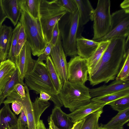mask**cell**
Here are the masks:
<instances>
[{
	"mask_svg": "<svg viewBox=\"0 0 129 129\" xmlns=\"http://www.w3.org/2000/svg\"><path fill=\"white\" fill-rule=\"evenodd\" d=\"M3 107L4 116L9 126L11 127L15 125L17 123L18 118L11 111L9 104L4 105Z\"/></svg>",
	"mask_w": 129,
	"mask_h": 129,
	"instance_id": "31",
	"label": "cell"
},
{
	"mask_svg": "<svg viewBox=\"0 0 129 129\" xmlns=\"http://www.w3.org/2000/svg\"><path fill=\"white\" fill-rule=\"evenodd\" d=\"M21 8L19 22L24 28L27 42L33 55L39 57L44 52L48 44L44 38L39 19L34 18L27 11Z\"/></svg>",
	"mask_w": 129,
	"mask_h": 129,
	"instance_id": "5",
	"label": "cell"
},
{
	"mask_svg": "<svg viewBox=\"0 0 129 129\" xmlns=\"http://www.w3.org/2000/svg\"><path fill=\"white\" fill-rule=\"evenodd\" d=\"M10 127L11 129H25V126L22 123L19 117L18 118L17 122L16 125Z\"/></svg>",
	"mask_w": 129,
	"mask_h": 129,
	"instance_id": "43",
	"label": "cell"
},
{
	"mask_svg": "<svg viewBox=\"0 0 129 129\" xmlns=\"http://www.w3.org/2000/svg\"><path fill=\"white\" fill-rule=\"evenodd\" d=\"M51 118L54 125L62 129H71L74 124L68 114L63 112L60 107L55 106L53 109Z\"/></svg>",
	"mask_w": 129,
	"mask_h": 129,
	"instance_id": "18",
	"label": "cell"
},
{
	"mask_svg": "<svg viewBox=\"0 0 129 129\" xmlns=\"http://www.w3.org/2000/svg\"><path fill=\"white\" fill-rule=\"evenodd\" d=\"M105 105L104 104L91 101L87 104L79 108L68 115L74 124L83 120L91 113L103 109Z\"/></svg>",
	"mask_w": 129,
	"mask_h": 129,
	"instance_id": "16",
	"label": "cell"
},
{
	"mask_svg": "<svg viewBox=\"0 0 129 129\" xmlns=\"http://www.w3.org/2000/svg\"><path fill=\"white\" fill-rule=\"evenodd\" d=\"M110 40L100 42L99 45L93 54L87 59L88 72L98 62L108 46Z\"/></svg>",
	"mask_w": 129,
	"mask_h": 129,
	"instance_id": "23",
	"label": "cell"
},
{
	"mask_svg": "<svg viewBox=\"0 0 129 129\" xmlns=\"http://www.w3.org/2000/svg\"><path fill=\"white\" fill-rule=\"evenodd\" d=\"M124 57L119 72L115 79L124 81H129V43L125 45Z\"/></svg>",
	"mask_w": 129,
	"mask_h": 129,
	"instance_id": "24",
	"label": "cell"
},
{
	"mask_svg": "<svg viewBox=\"0 0 129 129\" xmlns=\"http://www.w3.org/2000/svg\"><path fill=\"white\" fill-rule=\"evenodd\" d=\"M53 46V45L49 42L46 47L43 53L47 57L50 56L51 50Z\"/></svg>",
	"mask_w": 129,
	"mask_h": 129,
	"instance_id": "40",
	"label": "cell"
},
{
	"mask_svg": "<svg viewBox=\"0 0 129 129\" xmlns=\"http://www.w3.org/2000/svg\"><path fill=\"white\" fill-rule=\"evenodd\" d=\"M36 129H47L42 120H40L37 125Z\"/></svg>",
	"mask_w": 129,
	"mask_h": 129,
	"instance_id": "45",
	"label": "cell"
},
{
	"mask_svg": "<svg viewBox=\"0 0 129 129\" xmlns=\"http://www.w3.org/2000/svg\"><path fill=\"white\" fill-rule=\"evenodd\" d=\"M21 24L18 22L14 29L13 30V35L10 50L8 56L9 59L15 64L16 59V51L17 46V37Z\"/></svg>",
	"mask_w": 129,
	"mask_h": 129,
	"instance_id": "29",
	"label": "cell"
},
{
	"mask_svg": "<svg viewBox=\"0 0 129 129\" xmlns=\"http://www.w3.org/2000/svg\"><path fill=\"white\" fill-rule=\"evenodd\" d=\"M103 112V109H101L86 116L80 129H97L99 126V119Z\"/></svg>",
	"mask_w": 129,
	"mask_h": 129,
	"instance_id": "28",
	"label": "cell"
},
{
	"mask_svg": "<svg viewBox=\"0 0 129 129\" xmlns=\"http://www.w3.org/2000/svg\"><path fill=\"white\" fill-rule=\"evenodd\" d=\"M41 0H19L20 7L26 11L32 17L39 19Z\"/></svg>",
	"mask_w": 129,
	"mask_h": 129,
	"instance_id": "26",
	"label": "cell"
},
{
	"mask_svg": "<svg viewBox=\"0 0 129 129\" xmlns=\"http://www.w3.org/2000/svg\"><path fill=\"white\" fill-rule=\"evenodd\" d=\"M13 29L10 26L2 25L0 28V60H7L12 42Z\"/></svg>",
	"mask_w": 129,
	"mask_h": 129,
	"instance_id": "14",
	"label": "cell"
},
{
	"mask_svg": "<svg viewBox=\"0 0 129 129\" xmlns=\"http://www.w3.org/2000/svg\"><path fill=\"white\" fill-rule=\"evenodd\" d=\"M79 13V24L83 26L90 20L92 21L94 9L88 0H75Z\"/></svg>",
	"mask_w": 129,
	"mask_h": 129,
	"instance_id": "19",
	"label": "cell"
},
{
	"mask_svg": "<svg viewBox=\"0 0 129 129\" xmlns=\"http://www.w3.org/2000/svg\"><path fill=\"white\" fill-rule=\"evenodd\" d=\"M7 16L3 9L2 0H0V28L2 26V24Z\"/></svg>",
	"mask_w": 129,
	"mask_h": 129,
	"instance_id": "38",
	"label": "cell"
},
{
	"mask_svg": "<svg viewBox=\"0 0 129 129\" xmlns=\"http://www.w3.org/2000/svg\"><path fill=\"white\" fill-rule=\"evenodd\" d=\"M79 13L78 9L73 13L68 12L67 16L58 23L61 42L66 57H72L77 55L76 40L83 31V26L79 24Z\"/></svg>",
	"mask_w": 129,
	"mask_h": 129,
	"instance_id": "3",
	"label": "cell"
},
{
	"mask_svg": "<svg viewBox=\"0 0 129 129\" xmlns=\"http://www.w3.org/2000/svg\"><path fill=\"white\" fill-rule=\"evenodd\" d=\"M120 6L126 12L129 13V0H125L120 4Z\"/></svg>",
	"mask_w": 129,
	"mask_h": 129,
	"instance_id": "42",
	"label": "cell"
},
{
	"mask_svg": "<svg viewBox=\"0 0 129 129\" xmlns=\"http://www.w3.org/2000/svg\"><path fill=\"white\" fill-rule=\"evenodd\" d=\"M14 90L21 97L24 98L26 96V92L24 86L20 83H18L15 86Z\"/></svg>",
	"mask_w": 129,
	"mask_h": 129,
	"instance_id": "35",
	"label": "cell"
},
{
	"mask_svg": "<svg viewBox=\"0 0 129 129\" xmlns=\"http://www.w3.org/2000/svg\"><path fill=\"white\" fill-rule=\"evenodd\" d=\"M27 42V38L24 30L23 26H20L18 33L17 46L16 51V58L19 55L22 48Z\"/></svg>",
	"mask_w": 129,
	"mask_h": 129,
	"instance_id": "32",
	"label": "cell"
},
{
	"mask_svg": "<svg viewBox=\"0 0 129 129\" xmlns=\"http://www.w3.org/2000/svg\"><path fill=\"white\" fill-rule=\"evenodd\" d=\"M97 129H123V127L113 128H106L103 127L101 125L99 126Z\"/></svg>",
	"mask_w": 129,
	"mask_h": 129,
	"instance_id": "47",
	"label": "cell"
},
{
	"mask_svg": "<svg viewBox=\"0 0 129 129\" xmlns=\"http://www.w3.org/2000/svg\"><path fill=\"white\" fill-rule=\"evenodd\" d=\"M15 64L9 59L0 64V91L12 77L16 69Z\"/></svg>",
	"mask_w": 129,
	"mask_h": 129,
	"instance_id": "20",
	"label": "cell"
},
{
	"mask_svg": "<svg viewBox=\"0 0 129 129\" xmlns=\"http://www.w3.org/2000/svg\"><path fill=\"white\" fill-rule=\"evenodd\" d=\"M45 64L55 89L59 93L62 89V85L58 73L50 56H48Z\"/></svg>",
	"mask_w": 129,
	"mask_h": 129,
	"instance_id": "27",
	"label": "cell"
},
{
	"mask_svg": "<svg viewBox=\"0 0 129 129\" xmlns=\"http://www.w3.org/2000/svg\"><path fill=\"white\" fill-rule=\"evenodd\" d=\"M111 2L109 0H99L94 10L92 21H93V40L100 39L108 33L111 24Z\"/></svg>",
	"mask_w": 129,
	"mask_h": 129,
	"instance_id": "8",
	"label": "cell"
},
{
	"mask_svg": "<svg viewBox=\"0 0 129 129\" xmlns=\"http://www.w3.org/2000/svg\"><path fill=\"white\" fill-rule=\"evenodd\" d=\"M16 68L11 78L0 91V107L5 98L13 91L16 84L20 83L23 85L25 84L23 80L20 78L18 70L17 68Z\"/></svg>",
	"mask_w": 129,
	"mask_h": 129,
	"instance_id": "22",
	"label": "cell"
},
{
	"mask_svg": "<svg viewBox=\"0 0 129 129\" xmlns=\"http://www.w3.org/2000/svg\"><path fill=\"white\" fill-rule=\"evenodd\" d=\"M29 45L26 42L17 57L15 65L18 70L20 77L23 80L24 77L33 69L36 60L33 59Z\"/></svg>",
	"mask_w": 129,
	"mask_h": 129,
	"instance_id": "12",
	"label": "cell"
},
{
	"mask_svg": "<svg viewBox=\"0 0 129 129\" xmlns=\"http://www.w3.org/2000/svg\"><path fill=\"white\" fill-rule=\"evenodd\" d=\"M61 6L64 8L68 12L73 13L78 9L77 5L75 0H56Z\"/></svg>",
	"mask_w": 129,
	"mask_h": 129,
	"instance_id": "33",
	"label": "cell"
},
{
	"mask_svg": "<svg viewBox=\"0 0 129 129\" xmlns=\"http://www.w3.org/2000/svg\"><path fill=\"white\" fill-rule=\"evenodd\" d=\"M7 129H11V128L9 126H8Z\"/></svg>",
	"mask_w": 129,
	"mask_h": 129,
	"instance_id": "49",
	"label": "cell"
},
{
	"mask_svg": "<svg viewBox=\"0 0 129 129\" xmlns=\"http://www.w3.org/2000/svg\"><path fill=\"white\" fill-rule=\"evenodd\" d=\"M54 129H62L58 128L57 126H55L54 124Z\"/></svg>",
	"mask_w": 129,
	"mask_h": 129,
	"instance_id": "48",
	"label": "cell"
},
{
	"mask_svg": "<svg viewBox=\"0 0 129 129\" xmlns=\"http://www.w3.org/2000/svg\"><path fill=\"white\" fill-rule=\"evenodd\" d=\"M68 81L85 85L88 80L86 59L79 55L72 57L67 63Z\"/></svg>",
	"mask_w": 129,
	"mask_h": 129,
	"instance_id": "10",
	"label": "cell"
},
{
	"mask_svg": "<svg viewBox=\"0 0 129 129\" xmlns=\"http://www.w3.org/2000/svg\"><path fill=\"white\" fill-rule=\"evenodd\" d=\"M101 58L88 72V80L94 86L115 79L124 57L125 39H111Z\"/></svg>",
	"mask_w": 129,
	"mask_h": 129,
	"instance_id": "1",
	"label": "cell"
},
{
	"mask_svg": "<svg viewBox=\"0 0 129 129\" xmlns=\"http://www.w3.org/2000/svg\"><path fill=\"white\" fill-rule=\"evenodd\" d=\"M60 34L58 22L54 26L52 31L51 38L50 42L54 46L56 44Z\"/></svg>",
	"mask_w": 129,
	"mask_h": 129,
	"instance_id": "34",
	"label": "cell"
},
{
	"mask_svg": "<svg viewBox=\"0 0 129 129\" xmlns=\"http://www.w3.org/2000/svg\"><path fill=\"white\" fill-rule=\"evenodd\" d=\"M40 99L44 101H48L50 100L51 99V96L48 94L44 92H41L40 93Z\"/></svg>",
	"mask_w": 129,
	"mask_h": 129,
	"instance_id": "41",
	"label": "cell"
},
{
	"mask_svg": "<svg viewBox=\"0 0 129 129\" xmlns=\"http://www.w3.org/2000/svg\"><path fill=\"white\" fill-rule=\"evenodd\" d=\"M89 89L85 85L68 81L64 83L58 95L63 106L72 112L91 102Z\"/></svg>",
	"mask_w": 129,
	"mask_h": 129,
	"instance_id": "7",
	"label": "cell"
},
{
	"mask_svg": "<svg viewBox=\"0 0 129 129\" xmlns=\"http://www.w3.org/2000/svg\"><path fill=\"white\" fill-rule=\"evenodd\" d=\"M25 84L30 89L37 94L44 92L51 96L50 100L55 106H63L49 73L46 64L43 61H36L32 70L24 78Z\"/></svg>",
	"mask_w": 129,
	"mask_h": 129,
	"instance_id": "2",
	"label": "cell"
},
{
	"mask_svg": "<svg viewBox=\"0 0 129 129\" xmlns=\"http://www.w3.org/2000/svg\"><path fill=\"white\" fill-rule=\"evenodd\" d=\"M25 129H28L27 126H25Z\"/></svg>",
	"mask_w": 129,
	"mask_h": 129,
	"instance_id": "50",
	"label": "cell"
},
{
	"mask_svg": "<svg viewBox=\"0 0 129 129\" xmlns=\"http://www.w3.org/2000/svg\"><path fill=\"white\" fill-rule=\"evenodd\" d=\"M50 56L58 73L62 85L68 81L67 63L62 45L60 34L55 45L52 48Z\"/></svg>",
	"mask_w": 129,
	"mask_h": 129,
	"instance_id": "11",
	"label": "cell"
},
{
	"mask_svg": "<svg viewBox=\"0 0 129 129\" xmlns=\"http://www.w3.org/2000/svg\"><path fill=\"white\" fill-rule=\"evenodd\" d=\"M127 89H129V81H124L115 79L108 85H104L95 88L89 89V91L92 98Z\"/></svg>",
	"mask_w": 129,
	"mask_h": 129,
	"instance_id": "13",
	"label": "cell"
},
{
	"mask_svg": "<svg viewBox=\"0 0 129 129\" xmlns=\"http://www.w3.org/2000/svg\"><path fill=\"white\" fill-rule=\"evenodd\" d=\"M68 12L56 0H41L39 19L44 38L48 44L51 41L54 26Z\"/></svg>",
	"mask_w": 129,
	"mask_h": 129,
	"instance_id": "6",
	"label": "cell"
},
{
	"mask_svg": "<svg viewBox=\"0 0 129 129\" xmlns=\"http://www.w3.org/2000/svg\"><path fill=\"white\" fill-rule=\"evenodd\" d=\"M8 124L5 119L3 107L0 110V129H7Z\"/></svg>",
	"mask_w": 129,
	"mask_h": 129,
	"instance_id": "37",
	"label": "cell"
},
{
	"mask_svg": "<svg viewBox=\"0 0 129 129\" xmlns=\"http://www.w3.org/2000/svg\"><path fill=\"white\" fill-rule=\"evenodd\" d=\"M24 86L26 91L25 97H21L14 90L7 97L5 103L8 104L15 101L19 102L22 105L23 110L27 116L28 129H36L41 116L49 107L50 103L48 101L41 100L38 96L34 102H32L30 99L28 87L25 83Z\"/></svg>",
	"mask_w": 129,
	"mask_h": 129,
	"instance_id": "4",
	"label": "cell"
},
{
	"mask_svg": "<svg viewBox=\"0 0 129 129\" xmlns=\"http://www.w3.org/2000/svg\"><path fill=\"white\" fill-rule=\"evenodd\" d=\"M129 120V108L118 112L107 124H101L103 128H113L123 127Z\"/></svg>",
	"mask_w": 129,
	"mask_h": 129,
	"instance_id": "21",
	"label": "cell"
},
{
	"mask_svg": "<svg viewBox=\"0 0 129 129\" xmlns=\"http://www.w3.org/2000/svg\"><path fill=\"white\" fill-rule=\"evenodd\" d=\"M3 10L14 26L16 25L21 15L19 0H2Z\"/></svg>",
	"mask_w": 129,
	"mask_h": 129,
	"instance_id": "17",
	"label": "cell"
},
{
	"mask_svg": "<svg viewBox=\"0 0 129 129\" xmlns=\"http://www.w3.org/2000/svg\"><path fill=\"white\" fill-rule=\"evenodd\" d=\"M12 108L15 114L18 115L23 110V107L21 104L19 102L15 101L12 103Z\"/></svg>",
	"mask_w": 129,
	"mask_h": 129,
	"instance_id": "36",
	"label": "cell"
},
{
	"mask_svg": "<svg viewBox=\"0 0 129 129\" xmlns=\"http://www.w3.org/2000/svg\"><path fill=\"white\" fill-rule=\"evenodd\" d=\"M22 123L25 126H28V120L27 116L24 112L23 110L20 113L19 117Z\"/></svg>",
	"mask_w": 129,
	"mask_h": 129,
	"instance_id": "39",
	"label": "cell"
},
{
	"mask_svg": "<svg viewBox=\"0 0 129 129\" xmlns=\"http://www.w3.org/2000/svg\"><path fill=\"white\" fill-rule=\"evenodd\" d=\"M48 121L49 124L48 129H54V123L51 118L50 116L48 118Z\"/></svg>",
	"mask_w": 129,
	"mask_h": 129,
	"instance_id": "46",
	"label": "cell"
},
{
	"mask_svg": "<svg viewBox=\"0 0 129 129\" xmlns=\"http://www.w3.org/2000/svg\"><path fill=\"white\" fill-rule=\"evenodd\" d=\"M84 121V119L78 122L74 123L71 129H80Z\"/></svg>",
	"mask_w": 129,
	"mask_h": 129,
	"instance_id": "44",
	"label": "cell"
},
{
	"mask_svg": "<svg viewBox=\"0 0 129 129\" xmlns=\"http://www.w3.org/2000/svg\"><path fill=\"white\" fill-rule=\"evenodd\" d=\"M129 35V13L121 9L111 14L110 26L107 34L103 38L94 41L100 42L115 38L125 39Z\"/></svg>",
	"mask_w": 129,
	"mask_h": 129,
	"instance_id": "9",
	"label": "cell"
},
{
	"mask_svg": "<svg viewBox=\"0 0 129 129\" xmlns=\"http://www.w3.org/2000/svg\"><path fill=\"white\" fill-rule=\"evenodd\" d=\"M129 96V89H126L117 92L95 97L91 98V101L106 105L108 103L122 97Z\"/></svg>",
	"mask_w": 129,
	"mask_h": 129,
	"instance_id": "25",
	"label": "cell"
},
{
	"mask_svg": "<svg viewBox=\"0 0 129 129\" xmlns=\"http://www.w3.org/2000/svg\"><path fill=\"white\" fill-rule=\"evenodd\" d=\"M100 42L85 38L81 34L78 36L76 40L77 55L87 59L94 53L98 47Z\"/></svg>",
	"mask_w": 129,
	"mask_h": 129,
	"instance_id": "15",
	"label": "cell"
},
{
	"mask_svg": "<svg viewBox=\"0 0 129 129\" xmlns=\"http://www.w3.org/2000/svg\"><path fill=\"white\" fill-rule=\"evenodd\" d=\"M1 62H2V61L1 60H0V64Z\"/></svg>",
	"mask_w": 129,
	"mask_h": 129,
	"instance_id": "51",
	"label": "cell"
},
{
	"mask_svg": "<svg viewBox=\"0 0 129 129\" xmlns=\"http://www.w3.org/2000/svg\"><path fill=\"white\" fill-rule=\"evenodd\" d=\"M114 110L118 112L129 108V96L121 98L108 103Z\"/></svg>",
	"mask_w": 129,
	"mask_h": 129,
	"instance_id": "30",
	"label": "cell"
}]
</instances>
